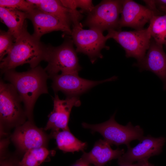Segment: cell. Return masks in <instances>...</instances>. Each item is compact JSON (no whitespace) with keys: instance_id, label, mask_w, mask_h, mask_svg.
<instances>
[{"instance_id":"obj_1","label":"cell","mask_w":166,"mask_h":166,"mask_svg":"<svg viewBox=\"0 0 166 166\" xmlns=\"http://www.w3.org/2000/svg\"><path fill=\"white\" fill-rule=\"evenodd\" d=\"M3 74L4 80L11 84L19 95L24 104L27 117L32 121L37 100L41 95L48 93L47 73L44 69L38 66L26 72H18L14 69Z\"/></svg>"},{"instance_id":"obj_2","label":"cell","mask_w":166,"mask_h":166,"mask_svg":"<svg viewBox=\"0 0 166 166\" xmlns=\"http://www.w3.org/2000/svg\"><path fill=\"white\" fill-rule=\"evenodd\" d=\"M27 27L15 40L7 56L0 61L2 73L25 64H29L31 68H34L42 61H45L49 46L30 35Z\"/></svg>"},{"instance_id":"obj_3","label":"cell","mask_w":166,"mask_h":166,"mask_svg":"<svg viewBox=\"0 0 166 166\" xmlns=\"http://www.w3.org/2000/svg\"><path fill=\"white\" fill-rule=\"evenodd\" d=\"M115 113L107 121L98 124H91L83 122L82 127L97 132L110 145H126L127 148L132 140H140L144 136V131L139 125L134 126L130 122L125 125L118 124L115 119Z\"/></svg>"},{"instance_id":"obj_4","label":"cell","mask_w":166,"mask_h":166,"mask_svg":"<svg viewBox=\"0 0 166 166\" xmlns=\"http://www.w3.org/2000/svg\"><path fill=\"white\" fill-rule=\"evenodd\" d=\"M73 43V40L68 39L59 46H49L45 60L48 63L44 69L49 78L60 71L61 73H78L81 70Z\"/></svg>"},{"instance_id":"obj_5","label":"cell","mask_w":166,"mask_h":166,"mask_svg":"<svg viewBox=\"0 0 166 166\" xmlns=\"http://www.w3.org/2000/svg\"><path fill=\"white\" fill-rule=\"evenodd\" d=\"M123 0H105L94 6L83 22V26L103 32L119 29V15Z\"/></svg>"},{"instance_id":"obj_6","label":"cell","mask_w":166,"mask_h":166,"mask_svg":"<svg viewBox=\"0 0 166 166\" xmlns=\"http://www.w3.org/2000/svg\"><path fill=\"white\" fill-rule=\"evenodd\" d=\"M72 25L71 35L76 46V52L87 55L92 63L98 58H102L101 50L104 48L109 49L106 45L108 39L103 35V32L93 29L84 30L80 22Z\"/></svg>"},{"instance_id":"obj_7","label":"cell","mask_w":166,"mask_h":166,"mask_svg":"<svg viewBox=\"0 0 166 166\" xmlns=\"http://www.w3.org/2000/svg\"><path fill=\"white\" fill-rule=\"evenodd\" d=\"M108 31L105 36L107 39L113 38L124 49L127 57H134L137 62L144 58L152 38L148 28L132 31L110 30Z\"/></svg>"},{"instance_id":"obj_8","label":"cell","mask_w":166,"mask_h":166,"mask_svg":"<svg viewBox=\"0 0 166 166\" xmlns=\"http://www.w3.org/2000/svg\"><path fill=\"white\" fill-rule=\"evenodd\" d=\"M19 95L10 83L0 82V118L2 123L11 126L21 125L27 116L22 108Z\"/></svg>"},{"instance_id":"obj_9","label":"cell","mask_w":166,"mask_h":166,"mask_svg":"<svg viewBox=\"0 0 166 166\" xmlns=\"http://www.w3.org/2000/svg\"><path fill=\"white\" fill-rule=\"evenodd\" d=\"M78 73H61L51 77V87L55 93L61 91L67 97H78L93 87L99 84L113 81L117 77L114 76L100 81H94L84 79L79 77Z\"/></svg>"},{"instance_id":"obj_10","label":"cell","mask_w":166,"mask_h":166,"mask_svg":"<svg viewBox=\"0 0 166 166\" xmlns=\"http://www.w3.org/2000/svg\"><path fill=\"white\" fill-rule=\"evenodd\" d=\"M139 141L135 147L127 148V151L118 159L119 165L132 164L160 154L162 152L166 139L164 136L155 137L148 135L144 136Z\"/></svg>"},{"instance_id":"obj_11","label":"cell","mask_w":166,"mask_h":166,"mask_svg":"<svg viewBox=\"0 0 166 166\" xmlns=\"http://www.w3.org/2000/svg\"><path fill=\"white\" fill-rule=\"evenodd\" d=\"M53 100V109L48 115L45 130H69L68 124L71 111L73 107L81 105L80 100L78 97H67L65 99L61 100L56 93Z\"/></svg>"},{"instance_id":"obj_12","label":"cell","mask_w":166,"mask_h":166,"mask_svg":"<svg viewBox=\"0 0 166 166\" xmlns=\"http://www.w3.org/2000/svg\"><path fill=\"white\" fill-rule=\"evenodd\" d=\"M11 140L21 150L45 147L47 137L44 132L29 121L17 126L12 136Z\"/></svg>"},{"instance_id":"obj_13","label":"cell","mask_w":166,"mask_h":166,"mask_svg":"<svg viewBox=\"0 0 166 166\" xmlns=\"http://www.w3.org/2000/svg\"><path fill=\"white\" fill-rule=\"evenodd\" d=\"M140 71H150L157 76L163 83V88L166 90V54L163 45L156 43L152 38L148 51L140 61L135 63Z\"/></svg>"},{"instance_id":"obj_14","label":"cell","mask_w":166,"mask_h":166,"mask_svg":"<svg viewBox=\"0 0 166 166\" xmlns=\"http://www.w3.org/2000/svg\"><path fill=\"white\" fill-rule=\"evenodd\" d=\"M154 15L153 12L144 6L131 0H123L119 29L130 27L135 30L144 29Z\"/></svg>"},{"instance_id":"obj_15","label":"cell","mask_w":166,"mask_h":166,"mask_svg":"<svg viewBox=\"0 0 166 166\" xmlns=\"http://www.w3.org/2000/svg\"><path fill=\"white\" fill-rule=\"evenodd\" d=\"M27 18L32 22L34 27L33 36L40 40L46 33L54 31H61L71 35L72 30L68 25L57 17L35 8L26 13Z\"/></svg>"},{"instance_id":"obj_16","label":"cell","mask_w":166,"mask_h":166,"mask_svg":"<svg viewBox=\"0 0 166 166\" xmlns=\"http://www.w3.org/2000/svg\"><path fill=\"white\" fill-rule=\"evenodd\" d=\"M110 145L105 140H98L90 152L83 153L77 164L86 165L93 164L94 166H103L110 160L118 159L124 153L123 149L113 150Z\"/></svg>"},{"instance_id":"obj_17","label":"cell","mask_w":166,"mask_h":166,"mask_svg":"<svg viewBox=\"0 0 166 166\" xmlns=\"http://www.w3.org/2000/svg\"><path fill=\"white\" fill-rule=\"evenodd\" d=\"M27 0L37 9L57 17L70 26L74 22H80L83 17L79 11H73L65 7L60 0Z\"/></svg>"},{"instance_id":"obj_18","label":"cell","mask_w":166,"mask_h":166,"mask_svg":"<svg viewBox=\"0 0 166 166\" xmlns=\"http://www.w3.org/2000/svg\"><path fill=\"white\" fill-rule=\"evenodd\" d=\"M0 18L8 27V31L13 36L14 41L27 26L26 13L21 11L0 7Z\"/></svg>"},{"instance_id":"obj_19","label":"cell","mask_w":166,"mask_h":166,"mask_svg":"<svg viewBox=\"0 0 166 166\" xmlns=\"http://www.w3.org/2000/svg\"><path fill=\"white\" fill-rule=\"evenodd\" d=\"M51 135L56 139L58 148L64 152L82 151L86 147V143L77 139L69 130L52 131Z\"/></svg>"},{"instance_id":"obj_20","label":"cell","mask_w":166,"mask_h":166,"mask_svg":"<svg viewBox=\"0 0 166 166\" xmlns=\"http://www.w3.org/2000/svg\"><path fill=\"white\" fill-rule=\"evenodd\" d=\"M148 28L152 38L156 43L166 46V14L153 16Z\"/></svg>"},{"instance_id":"obj_21","label":"cell","mask_w":166,"mask_h":166,"mask_svg":"<svg viewBox=\"0 0 166 166\" xmlns=\"http://www.w3.org/2000/svg\"><path fill=\"white\" fill-rule=\"evenodd\" d=\"M50 152L45 147L30 149L25 152L20 166H39L45 161Z\"/></svg>"},{"instance_id":"obj_22","label":"cell","mask_w":166,"mask_h":166,"mask_svg":"<svg viewBox=\"0 0 166 166\" xmlns=\"http://www.w3.org/2000/svg\"><path fill=\"white\" fill-rule=\"evenodd\" d=\"M0 7L28 13L35 8L34 5L27 0H0Z\"/></svg>"},{"instance_id":"obj_23","label":"cell","mask_w":166,"mask_h":166,"mask_svg":"<svg viewBox=\"0 0 166 166\" xmlns=\"http://www.w3.org/2000/svg\"><path fill=\"white\" fill-rule=\"evenodd\" d=\"M14 42V38L8 31L0 30V60L7 54L10 50Z\"/></svg>"},{"instance_id":"obj_24","label":"cell","mask_w":166,"mask_h":166,"mask_svg":"<svg viewBox=\"0 0 166 166\" xmlns=\"http://www.w3.org/2000/svg\"><path fill=\"white\" fill-rule=\"evenodd\" d=\"M74 2L76 8H81V10L79 11L81 13L86 12L88 14L94 7L92 0H74Z\"/></svg>"},{"instance_id":"obj_25","label":"cell","mask_w":166,"mask_h":166,"mask_svg":"<svg viewBox=\"0 0 166 166\" xmlns=\"http://www.w3.org/2000/svg\"><path fill=\"white\" fill-rule=\"evenodd\" d=\"M145 3L146 7L152 11L155 16L163 15L164 13L160 11L157 8L155 0H143Z\"/></svg>"},{"instance_id":"obj_26","label":"cell","mask_w":166,"mask_h":166,"mask_svg":"<svg viewBox=\"0 0 166 166\" xmlns=\"http://www.w3.org/2000/svg\"><path fill=\"white\" fill-rule=\"evenodd\" d=\"M155 2L158 9L166 14V0H155Z\"/></svg>"},{"instance_id":"obj_27","label":"cell","mask_w":166,"mask_h":166,"mask_svg":"<svg viewBox=\"0 0 166 166\" xmlns=\"http://www.w3.org/2000/svg\"><path fill=\"white\" fill-rule=\"evenodd\" d=\"M0 166H20L19 162L16 164L10 161H4L1 163Z\"/></svg>"},{"instance_id":"obj_28","label":"cell","mask_w":166,"mask_h":166,"mask_svg":"<svg viewBox=\"0 0 166 166\" xmlns=\"http://www.w3.org/2000/svg\"><path fill=\"white\" fill-rule=\"evenodd\" d=\"M140 166H155L149 162L148 160H144L138 162Z\"/></svg>"},{"instance_id":"obj_29","label":"cell","mask_w":166,"mask_h":166,"mask_svg":"<svg viewBox=\"0 0 166 166\" xmlns=\"http://www.w3.org/2000/svg\"><path fill=\"white\" fill-rule=\"evenodd\" d=\"M119 166H140V164L138 162H137L136 164H126V165H119Z\"/></svg>"}]
</instances>
